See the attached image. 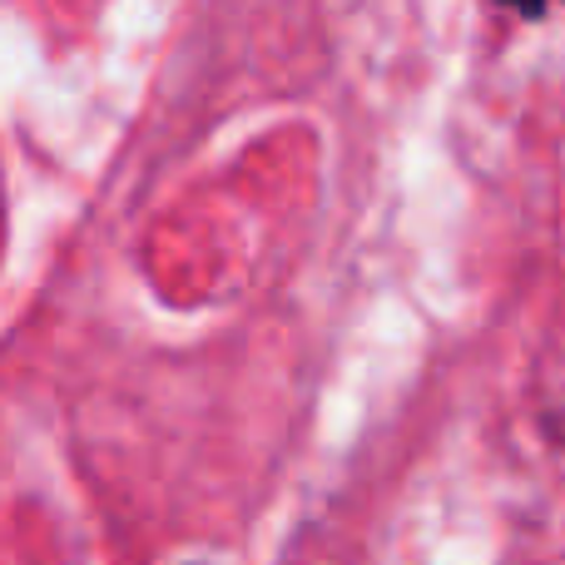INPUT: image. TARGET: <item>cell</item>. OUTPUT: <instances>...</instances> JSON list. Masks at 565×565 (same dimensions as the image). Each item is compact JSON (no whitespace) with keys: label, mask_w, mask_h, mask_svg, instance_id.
I'll list each match as a JSON object with an SVG mask.
<instances>
[{"label":"cell","mask_w":565,"mask_h":565,"mask_svg":"<svg viewBox=\"0 0 565 565\" xmlns=\"http://www.w3.org/2000/svg\"><path fill=\"white\" fill-rule=\"evenodd\" d=\"M507 6H521V10H526V15H536V10H541V0H507Z\"/></svg>","instance_id":"obj_1"}]
</instances>
